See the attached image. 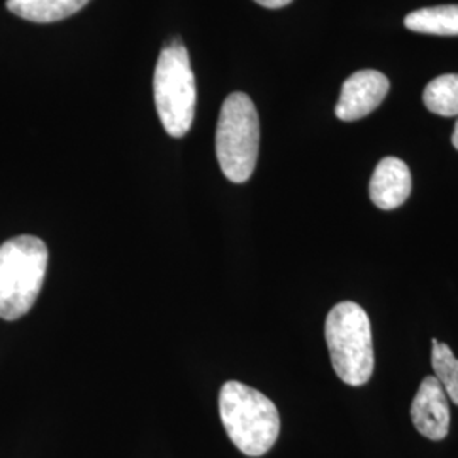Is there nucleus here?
Returning <instances> with one entry per match:
<instances>
[{"instance_id": "obj_1", "label": "nucleus", "mask_w": 458, "mask_h": 458, "mask_svg": "<svg viewBox=\"0 0 458 458\" xmlns=\"http://www.w3.org/2000/svg\"><path fill=\"white\" fill-rule=\"evenodd\" d=\"M219 416L233 445L248 457H262L280 433L276 404L257 389L229 380L219 393Z\"/></svg>"}, {"instance_id": "obj_2", "label": "nucleus", "mask_w": 458, "mask_h": 458, "mask_svg": "<svg viewBox=\"0 0 458 458\" xmlns=\"http://www.w3.org/2000/svg\"><path fill=\"white\" fill-rule=\"evenodd\" d=\"M48 268L43 240L22 234L0 246V318L14 321L31 310Z\"/></svg>"}, {"instance_id": "obj_3", "label": "nucleus", "mask_w": 458, "mask_h": 458, "mask_svg": "<svg viewBox=\"0 0 458 458\" xmlns=\"http://www.w3.org/2000/svg\"><path fill=\"white\" fill-rule=\"evenodd\" d=\"M325 336L336 376L348 386H365L374 374L369 314L352 301L336 304L327 314Z\"/></svg>"}, {"instance_id": "obj_4", "label": "nucleus", "mask_w": 458, "mask_h": 458, "mask_svg": "<svg viewBox=\"0 0 458 458\" xmlns=\"http://www.w3.org/2000/svg\"><path fill=\"white\" fill-rule=\"evenodd\" d=\"M260 147V121L253 100L243 92L231 94L216 130V155L228 181L243 183L257 166Z\"/></svg>"}, {"instance_id": "obj_5", "label": "nucleus", "mask_w": 458, "mask_h": 458, "mask_svg": "<svg viewBox=\"0 0 458 458\" xmlns=\"http://www.w3.org/2000/svg\"><path fill=\"white\" fill-rule=\"evenodd\" d=\"M155 104L165 131L183 138L196 115V77L182 41H170L160 53L153 77Z\"/></svg>"}, {"instance_id": "obj_6", "label": "nucleus", "mask_w": 458, "mask_h": 458, "mask_svg": "<svg viewBox=\"0 0 458 458\" xmlns=\"http://www.w3.org/2000/svg\"><path fill=\"white\" fill-rule=\"evenodd\" d=\"M391 83L377 70H361L344 81L335 114L344 123L359 121L374 113L387 96Z\"/></svg>"}, {"instance_id": "obj_7", "label": "nucleus", "mask_w": 458, "mask_h": 458, "mask_svg": "<svg viewBox=\"0 0 458 458\" xmlns=\"http://www.w3.org/2000/svg\"><path fill=\"white\" fill-rule=\"evenodd\" d=\"M414 428L433 442L446 438L450 428L448 395L437 377H426L411 406Z\"/></svg>"}, {"instance_id": "obj_8", "label": "nucleus", "mask_w": 458, "mask_h": 458, "mask_svg": "<svg viewBox=\"0 0 458 458\" xmlns=\"http://www.w3.org/2000/svg\"><path fill=\"white\" fill-rule=\"evenodd\" d=\"M411 187L410 166L395 157H387L377 165L369 191L378 209L391 211L408 200Z\"/></svg>"}, {"instance_id": "obj_9", "label": "nucleus", "mask_w": 458, "mask_h": 458, "mask_svg": "<svg viewBox=\"0 0 458 458\" xmlns=\"http://www.w3.org/2000/svg\"><path fill=\"white\" fill-rule=\"evenodd\" d=\"M90 0H7V9L26 21L47 24L77 14Z\"/></svg>"}, {"instance_id": "obj_10", "label": "nucleus", "mask_w": 458, "mask_h": 458, "mask_svg": "<svg viewBox=\"0 0 458 458\" xmlns=\"http://www.w3.org/2000/svg\"><path fill=\"white\" fill-rule=\"evenodd\" d=\"M406 28L416 33L458 36V5L426 7L404 19Z\"/></svg>"}, {"instance_id": "obj_11", "label": "nucleus", "mask_w": 458, "mask_h": 458, "mask_svg": "<svg viewBox=\"0 0 458 458\" xmlns=\"http://www.w3.org/2000/svg\"><path fill=\"white\" fill-rule=\"evenodd\" d=\"M423 102L426 109L443 117L458 115V75L448 73L426 85Z\"/></svg>"}, {"instance_id": "obj_12", "label": "nucleus", "mask_w": 458, "mask_h": 458, "mask_svg": "<svg viewBox=\"0 0 458 458\" xmlns=\"http://www.w3.org/2000/svg\"><path fill=\"white\" fill-rule=\"evenodd\" d=\"M431 365L435 377L440 380L446 395L458 406V359L446 344H440L437 338L431 340Z\"/></svg>"}, {"instance_id": "obj_13", "label": "nucleus", "mask_w": 458, "mask_h": 458, "mask_svg": "<svg viewBox=\"0 0 458 458\" xmlns=\"http://www.w3.org/2000/svg\"><path fill=\"white\" fill-rule=\"evenodd\" d=\"M255 2L267 9H280V7L289 5L293 0H255Z\"/></svg>"}, {"instance_id": "obj_14", "label": "nucleus", "mask_w": 458, "mask_h": 458, "mask_svg": "<svg viewBox=\"0 0 458 458\" xmlns=\"http://www.w3.org/2000/svg\"><path fill=\"white\" fill-rule=\"evenodd\" d=\"M452 143H454V147L458 149V121L457 124H455V131H454V136H452Z\"/></svg>"}]
</instances>
